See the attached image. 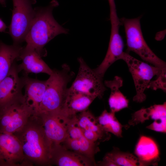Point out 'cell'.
<instances>
[{"mask_svg": "<svg viewBox=\"0 0 166 166\" xmlns=\"http://www.w3.org/2000/svg\"><path fill=\"white\" fill-rule=\"evenodd\" d=\"M13 134L22 145L25 166L51 165L53 144L46 136L38 115H33L22 128Z\"/></svg>", "mask_w": 166, "mask_h": 166, "instance_id": "1", "label": "cell"}, {"mask_svg": "<svg viewBox=\"0 0 166 166\" xmlns=\"http://www.w3.org/2000/svg\"><path fill=\"white\" fill-rule=\"evenodd\" d=\"M58 5L57 1L53 0L47 6L35 8L34 17L25 39V47L42 57L46 55L44 47L48 43L58 35L69 33V30L61 26L53 16V10Z\"/></svg>", "mask_w": 166, "mask_h": 166, "instance_id": "2", "label": "cell"}, {"mask_svg": "<svg viewBox=\"0 0 166 166\" xmlns=\"http://www.w3.org/2000/svg\"><path fill=\"white\" fill-rule=\"evenodd\" d=\"M74 76V73L65 64L60 70H53L46 80L45 88L38 114L54 113L62 109L68 89L67 85Z\"/></svg>", "mask_w": 166, "mask_h": 166, "instance_id": "3", "label": "cell"}, {"mask_svg": "<svg viewBox=\"0 0 166 166\" xmlns=\"http://www.w3.org/2000/svg\"><path fill=\"white\" fill-rule=\"evenodd\" d=\"M141 18L129 19L123 17L120 19L124 27L127 50L135 53L142 59L154 66L160 69L165 68V62L155 54L144 38L141 27Z\"/></svg>", "mask_w": 166, "mask_h": 166, "instance_id": "4", "label": "cell"}, {"mask_svg": "<svg viewBox=\"0 0 166 166\" xmlns=\"http://www.w3.org/2000/svg\"><path fill=\"white\" fill-rule=\"evenodd\" d=\"M35 113L23 94L0 107V133L13 134Z\"/></svg>", "mask_w": 166, "mask_h": 166, "instance_id": "5", "label": "cell"}, {"mask_svg": "<svg viewBox=\"0 0 166 166\" xmlns=\"http://www.w3.org/2000/svg\"><path fill=\"white\" fill-rule=\"evenodd\" d=\"M120 59L126 63L132 77L136 92L133 101L140 103L143 102L146 98L144 91L151 80L155 76H158L163 68L140 61L127 53L124 52Z\"/></svg>", "mask_w": 166, "mask_h": 166, "instance_id": "6", "label": "cell"}, {"mask_svg": "<svg viewBox=\"0 0 166 166\" xmlns=\"http://www.w3.org/2000/svg\"><path fill=\"white\" fill-rule=\"evenodd\" d=\"M13 9L9 34L13 44L20 45L25 40L35 14L31 0H12Z\"/></svg>", "mask_w": 166, "mask_h": 166, "instance_id": "7", "label": "cell"}, {"mask_svg": "<svg viewBox=\"0 0 166 166\" xmlns=\"http://www.w3.org/2000/svg\"><path fill=\"white\" fill-rule=\"evenodd\" d=\"M79 64L77 74L70 89L101 98L106 90L103 78L91 69L81 57L78 58Z\"/></svg>", "mask_w": 166, "mask_h": 166, "instance_id": "8", "label": "cell"}, {"mask_svg": "<svg viewBox=\"0 0 166 166\" xmlns=\"http://www.w3.org/2000/svg\"><path fill=\"white\" fill-rule=\"evenodd\" d=\"M45 134L53 144L62 143L67 137L70 123L76 114L70 115L62 109L54 113L37 114Z\"/></svg>", "mask_w": 166, "mask_h": 166, "instance_id": "9", "label": "cell"}, {"mask_svg": "<svg viewBox=\"0 0 166 166\" xmlns=\"http://www.w3.org/2000/svg\"><path fill=\"white\" fill-rule=\"evenodd\" d=\"M110 20L111 34L108 50L102 61L97 67L93 69L102 77L109 68L115 62L120 59L124 52V43L119 32L121 22L117 11L110 12Z\"/></svg>", "mask_w": 166, "mask_h": 166, "instance_id": "10", "label": "cell"}, {"mask_svg": "<svg viewBox=\"0 0 166 166\" xmlns=\"http://www.w3.org/2000/svg\"><path fill=\"white\" fill-rule=\"evenodd\" d=\"M25 166L21 144L14 134L0 133V166Z\"/></svg>", "mask_w": 166, "mask_h": 166, "instance_id": "11", "label": "cell"}, {"mask_svg": "<svg viewBox=\"0 0 166 166\" xmlns=\"http://www.w3.org/2000/svg\"><path fill=\"white\" fill-rule=\"evenodd\" d=\"M15 62L6 76L0 82V107L23 95V77H20Z\"/></svg>", "mask_w": 166, "mask_h": 166, "instance_id": "12", "label": "cell"}, {"mask_svg": "<svg viewBox=\"0 0 166 166\" xmlns=\"http://www.w3.org/2000/svg\"><path fill=\"white\" fill-rule=\"evenodd\" d=\"M52 164L58 166L97 165L95 161L81 154L68 150L61 144L53 145L51 157Z\"/></svg>", "mask_w": 166, "mask_h": 166, "instance_id": "13", "label": "cell"}, {"mask_svg": "<svg viewBox=\"0 0 166 166\" xmlns=\"http://www.w3.org/2000/svg\"><path fill=\"white\" fill-rule=\"evenodd\" d=\"M42 57L35 50L23 47L18 60L22 61V63L17 65L19 72L23 71L26 75L30 73H41L51 75L53 70L42 59Z\"/></svg>", "mask_w": 166, "mask_h": 166, "instance_id": "14", "label": "cell"}, {"mask_svg": "<svg viewBox=\"0 0 166 166\" xmlns=\"http://www.w3.org/2000/svg\"><path fill=\"white\" fill-rule=\"evenodd\" d=\"M23 78L25 89L24 96L33 108L34 114H37L44 96L46 81L30 78L26 75Z\"/></svg>", "mask_w": 166, "mask_h": 166, "instance_id": "15", "label": "cell"}, {"mask_svg": "<svg viewBox=\"0 0 166 166\" xmlns=\"http://www.w3.org/2000/svg\"><path fill=\"white\" fill-rule=\"evenodd\" d=\"M135 153L141 161L148 165L157 164L159 151L157 144L151 138L141 136L136 146Z\"/></svg>", "mask_w": 166, "mask_h": 166, "instance_id": "16", "label": "cell"}, {"mask_svg": "<svg viewBox=\"0 0 166 166\" xmlns=\"http://www.w3.org/2000/svg\"><path fill=\"white\" fill-rule=\"evenodd\" d=\"M96 98L94 96L68 89L65 101L62 109L73 115L87 109Z\"/></svg>", "mask_w": 166, "mask_h": 166, "instance_id": "17", "label": "cell"}, {"mask_svg": "<svg viewBox=\"0 0 166 166\" xmlns=\"http://www.w3.org/2000/svg\"><path fill=\"white\" fill-rule=\"evenodd\" d=\"M23 48L20 45H8L0 41V82L7 75L15 61L18 60Z\"/></svg>", "mask_w": 166, "mask_h": 166, "instance_id": "18", "label": "cell"}, {"mask_svg": "<svg viewBox=\"0 0 166 166\" xmlns=\"http://www.w3.org/2000/svg\"><path fill=\"white\" fill-rule=\"evenodd\" d=\"M104 83L105 86L111 90L109 99L111 112L115 113L127 108L128 101L120 90V88L123 86L122 79L119 76H116L113 80L105 81Z\"/></svg>", "mask_w": 166, "mask_h": 166, "instance_id": "19", "label": "cell"}, {"mask_svg": "<svg viewBox=\"0 0 166 166\" xmlns=\"http://www.w3.org/2000/svg\"><path fill=\"white\" fill-rule=\"evenodd\" d=\"M150 119L154 121L166 119V102L162 104L155 105L148 108H142L136 112L132 116L128 124L135 125Z\"/></svg>", "mask_w": 166, "mask_h": 166, "instance_id": "20", "label": "cell"}, {"mask_svg": "<svg viewBox=\"0 0 166 166\" xmlns=\"http://www.w3.org/2000/svg\"><path fill=\"white\" fill-rule=\"evenodd\" d=\"M77 123L82 129L91 131L101 136L105 141L109 140L110 137L109 132L105 131L98 123L97 118L87 109L77 115Z\"/></svg>", "mask_w": 166, "mask_h": 166, "instance_id": "21", "label": "cell"}, {"mask_svg": "<svg viewBox=\"0 0 166 166\" xmlns=\"http://www.w3.org/2000/svg\"><path fill=\"white\" fill-rule=\"evenodd\" d=\"M103 160L115 164L116 166H144L148 165L131 153L115 148L106 154Z\"/></svg>", "mask_w": 166, "mask_h": 166, "instance_id": "22", "label": "cell"}, {"mask_svg": "<svg viewBox=\"0 0 166 166\" xmlns=\"http://www.w3.org/2000/svg\"><path fill=\"white\" fill-rule=\"evenodd\" d=\"M97 119L99 124L105 131L118 137L122 136L123 126L116 118L115 113L109 112L105 110Z\"/></svg>", "mask_w": 166, "mask_h": 166, "instance_id": "23", "label": "cell"}, {"mask_svg": "<svg viewBox=\"0 0 166 166\" xmlns=\"http://www.w3.org/2000/svg\"><path fill=\"white\" fill-rule=\"evenodd\" d=\"M79 143V153L95 161L94 156L100 151L98 144L91 142L83 136L78 139Z\"/></svg>", "mask_w": 166, "mask_h": 166, "instance_id": "24", "label": "cell"}, {"mask_svg": "<svg viewBox=\"0 0 166 166\" xmlns=\"http://www.w3.org/2000/svg\"><path fill=\"white\" fill-rule=\"evenodd\" d=\"M147 88H151L155 90L160 89L166 92V67L162 69L156 80L150 81Z\"/></svg>", "mask_w": 166, "mask_h": 166, "instance_id": "25", "label": "cell"}, {"mask_svg": "<svg viewBox=\"0 0 166 166\" xmlns=\"http://www.w3.org/2000/svg\"><path fill=\"white\" fill-rule=\"evenodd\" d=\"M83 135L87 140L93 143L99 144L105 141L97 133L91 131L81 129Z\"/></svg>", "mask_w": 166, "mask_h": 166, "instance_id": "26", "label": "cell"}, {"mask_svg": "<svg viewBox=\"0 0 166 166\" xmlns=\"http://www.w3.org/2000/svg\"><path fill=\"white\" fill-rule=\"evenodd\" d=\"M146 128L156 132L166 133V119L154 121Z\"/></svg>", "mask_w": 166, "mask_h": 166, "instance_id": "27", "label": "cell"}, {"mask_svg": "<svg viewBox=\"0 0 166 166\" xmlns=\"http://www.w3.org/2000/svg\"><path fill=\"white\" fill-rule=\"evenodd\" d=\"M110 7V11H116V6L114 0H108Z\"/></svg>", "mask_w": 166, "mask_h": 166, "instance_id": "28", "label": "cell"}, {"mask_svg": "<svg viewBox=\"0 0 166 166\" xmlns=\"http://www.w3.org/2000/svg\"><path fill=\"white\" fill-rule=\"evenodd\" d=\"M6 28V26L0 18V32H5Z\"/></svg>", "mask_w": 166, "mask_h": 166, "instance_id": "29", "label": "cell"}, {"mask_svg": "<svg viewBox=\"0 0 166 166\" xmlns=\"http://www.w3.org/2000/svg\"><path fill=\"white\" fill-rule=\"evenodd\" d=\"M6 0H0V3L3 6H6Z\"/></svg>", "mask_w": 166, "mask_h": 166, "instance_id": "30", "label": "cell"}]
</instances>
